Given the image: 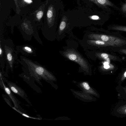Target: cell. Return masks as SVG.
Instances as JSON below:
<instances>
[{"instance_id":"11","label":"cell","mask_w":126,"mask_h":126,"mask_svg":"<svg viewBox=\"0 0 126 126\" xmlns=\"http://www.w3.org/2000/svg\"><path fill=\"white\" fill-rule=\"evenodd\" d=\"M22 52H24L26 54H32L33 53V51L32 49L30 46H25L21 47Z\"/></svg>"},{"instance_id":"6","label":"cell","mask_w":126,"mask_h":126,"mask_svg":"<svg viewBox=\"0 0 126 126\" xmlns=\"http://www.w3.org/2000/svg\"><path fill=\"white\" fill-rule=\"evenodd\" d=\"M116 89L118 93V98L126 100V86H123L121 85H118L116 87Z\"/></svg>"},{"instance_id":"22","label":"cell","mask_w":126,"mask_h":126,"mask_svg":"<svg viewBox=\"0 0 126 126\" xmlns=\"http://www.w3.org/2000/svg\"><path fill=\"white\" fill-rule=\"evenodd\" d=\"M109 64V63L107 62H105L104 63V65H108Z\"/></svg>"},{"instance_id":"16","label":"cell","mask_w":126,"mask_h":126,"mask_svg":"<svg viewBox=\"0 0 126 126\" xmlns=\"http://www.w3.org/2000/svg\"><path fill=\"white\" fill-rule=\"evenodd\" d=\"M90 18L93 20H98L99 19V17L96 15H93L90 17Z\"/></svg>"},{"instance_id":"14","label":"cell","mask_w":126,"mask_h":126,"mask_svg":"<svg viewBox=\"0 0 126 126\" xmlns=\"http://www.w3.org/2000/svg\"><path fill=\"white\" fill-rule=\"evenodd\" d=\"M43 15V12L41 11H39L36 14V17L38 19L40 20L42 17Z\"/></svg>"},{"instance_id":"19","label":"cell","mask_w":126,"mask_h":126,"mask_svg":"<svg viewBox=\"0 0 126 126\" xmlns=\"http://www.w3.org/2000/svg\"><path fill=\"white\" fill-rule=\"evenodd\" d=\"M24 1L27 3L30 4L32 3L33 1L32 0H23Z\"/></svg>"},{"instance_id":"17","label":"cell","mask_w":126,"mask_h":126,"mask_svg":"<svg viewBox=\"0 0 126 126\" xmlns=\"http://www.w3.org/2000/svg\"><path fill=\"white\" fill-rule=\"evenodd\" d=\"M101 57L104 59H107L108 57V54L106 53H103L101 54Z\"/></svg>"},{"instance_id":"21","label":"cell","mask_w":126,"mask_h":126,"mask_svg":"<svg viewBox=\"0 0 126 126\" xmlns=\"http://www.w3.org/2000/svg\"><path fill=\"white\" fill-rule=\"evenodd\" d=\"M16 4V6L17 8H18V5L17 3V0H14Z\"/></svg>"},{"instance_id":"13","label":"cell","mask_w":126,"mask_h":126,"mask_svg":"<svg viewBox=\"0 0 126 126\" xmlns=\"http://www.w3.org/2000/svg\"><path fill=\"white\" fill-rule=\"evenodd\" d=\"M12 108L13 109H14V110H16L17 111L18 113H19L20 114H22L23 116H24V117H27L28 118H32V119H40L38 118H34V117H33L30 116H29L28 115H27L26 114H25L24 113H22V112H21L19 110H17L16 108H15V107H13Z\"/></svg>"},{"instance_id":"20","label":"cell","mask_w":126,"mask_h":126,"mask_svg":"<svg viewBox=\"0 0 126 126\" xmlns=\"http://www.w3.org/2000/svg\"><path fill=\"white\" fill-rule=\"evenodd\" d=\"M104 67L105 69H109L110 68V66L109 65H104Z\"/></svg>"},{"instance_id":"5","label":"cell","mask_w":126,"mask_h":126,"mask_svg":"<svg viewBox=\"0 0 126 126\" xmlns=\"http://www.w3.org/2000/svg\"><path fill=\"white\" fill-rule=\"evenodd\" d=\"M11 91L14 93L26 99V95L24 91L14 83L10 82L7 83Z\"/></svg>"},{"instance_id":"18","label":"cell","mask_w":126,"mask_h":126,"mask_svg":"<svg viewBox=\"0 0 126 126\" xmlns=\"http://www.w3.org/2000/svg\"><path fill=\"white\" fill-rule=\"evenodd\" d=\"M122 10L123 12L126 13V2L122 6Z\"/></svg>"},{"instance_id":"12","label":"cell","mask_w":126,"mask_h":126,"mask_svg":"<svg viewBox=\"0 0 126 126\" xmlns=\"http://www.w3.org/2000/svg\"><path fill=\"white\" fill-rule=\"evenodd\" d=\"M66 26V23L65 21L63 20L60 24L59 31L60 32H62L65 28Z\"/></svg>"},{"instance_id":"10","label":"cell","mask_w":126,"mask_h":126,"mask_svg":"<svg viewBox=\"0 0 126 126\" xmlns=\"http://www.w3.org/2000/svg\"><path fill=\"white\" fill-rule=\"evenodd\" d=\"M0 65L3 67L4 65V61L5 60L4 52L1 47V44H0Z\"/></svg>"},{"instance_id":"9","label":"cell","mask_w":126,"mask_h":126,"mask_svg":"<svg viewBox=\"0 0 126 126\" xmlns=\"http://www.w3.org/2000/svg\"><path fill=\"white\" fill-rule=\"evenodd\" d=\"M53 16V12L52 8L51 7L48 10L47 13V23L48 24H52Z\"/></svg>"},{"instance_id":"2","label":"cell","mask_w":126,"mask_h":126,"mask_svg":"<svg viewBox=\"0 0 126 126\" xmlns=\"http://www.w3.org/2000/svg\"><path fill=\"white\" fill-rule=\"evenodd\" d=\"M9 42V40L3 41L1 46L4 51L7 66L12 69L15 61L17 58V52L15 51L12 44H11L12 43Z\"/></svg>"},{"instance_id":"15","label":"cell","mask_w":126,"mask_h":126,"mask_svg":"<svg viewBox=\"0 0 126 126\" xmlns=\"http://www.w3.org/2000/svg\"><path fill=\"white\" fill-rule=\"evenodd\" d=\"M82 85L84 89L87 90H88L90 89V86L87 82H84L82 83Z\"/></svg>"},{"instance_id":"8","label":"cell","mask_w":126,"mask_h":126,"mask_svg":"<svg viewBox=\"0 0 126 126\" xmlns=\"http://www.w3.org/2000/svg\"><path fill=\"white\" fill-rule=\"evenodd\" d=\"M97 5L101 6H112L113 4L108 0H90Z\"/></svg>"},{"instance_id":"4","label":"cell","mask_w":126,"mask_h":126,"mask_svg":"<svg viewBox=\"0 0 126 126\" xmlns=\"http://www.w3.org/2000/svg\"><path fill=\"white\" fill-rule=\"evenodd\" d=\"M112 113L114 115L118 117H126V100L118 103L113 108Z\"/></svg>"},{"instance_id":"3","label":"cell","mask_w":126,"mask_h":126,"mask_svg":"<svg viewBox=\"0 0 126 126\" xmlns=\"http://www.w3.org/2000/svg\"><path fill=\"white\" fill-rule=\"evenodd\" d=\"M64 56L69 60L79 64L83 69L88 70V64L84 59L78 52L72 50H68L64 52Z\"/></svg>"},{"instance_id":"1","label":"cell","mask_w":126,"mask_h":126,"mask_svg":"<svg viewBox=\"0 0 126 126\" xmlns=\"http://www.w3.org/2000/svg\"><path fill=\"white\" fill-rule=\"evenodd\" d=\"M20 62L25 67L33 72L34 74L39 76L46 80L53 79V76L43 67L36 64L23 56H20Z\"/></svg>"},{"instance_id":"7","label":"cell","mask_w":126,"mask_h":126,"mask_svg":"<svg viewBox=\"0 0 126 126\" xmlns=\"http://www.w3.org/2000/svg\"><path fill=\"white\" fill-rule=\"evenodd\" d=\"M2 84L5 91L12 100L15 107L16 108H18V106L17 101L10 90L9 88L5 86L3 82H2Z\"/></svg>"}]
</instances>
